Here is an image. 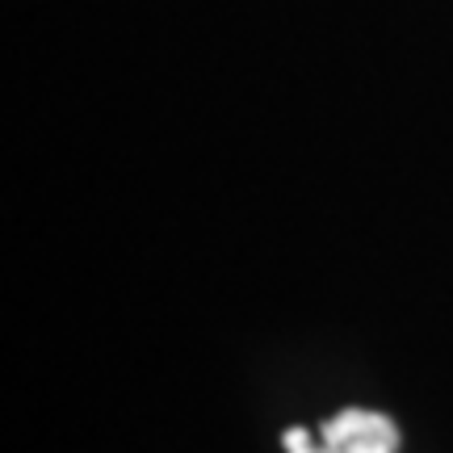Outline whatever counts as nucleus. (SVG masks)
Masks as SVG:
<instances>
[{
  "label": "nucleus",
  "instance_id": "1",
  "mask_svg": "<svg viewBox=\"0 0 453 453\" xmlns=\"http://www.w3.org/2000/svg\"><path fill=\"white\" fill-rule=\"evenodd\" d=\"M281 445L286 453H399V428L382 411L344 407L319 424V437H311L307 428H286Z\"/></svg>",
  "mask_w": 453,
  "mask_h": 453
}]
</instances>
